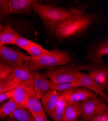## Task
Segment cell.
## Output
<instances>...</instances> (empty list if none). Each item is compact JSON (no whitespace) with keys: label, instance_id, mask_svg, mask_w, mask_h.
I'll list each match as a JSON object with an SVG mask.
<instances>
[{"label":"cell","instance_id":"cell-5","mask_svg":"<svg viewBox=\"0 0 108 121\" xmlns=\"http://www.w3.org/2000/svg\"><path fill=\"white\" fill-rule=\"evenodd\" d=\"M82 117L84 121L108 111V106L102 97L88 98L81 102Z\"/></svg>","mask_w":108,"mask_h":121},{"label":"cell","instance_id":"cell-16","mask_svg":"<svg viewBox=\"0 0 108 121\" xmlns=\"http://www.w3.org/2000/svg\"><path fill=\"white\" fill-rule=\"evenodd\" d=\"M82 114L80 102L66 101L63 120L66 121H75Z\"/></svg>","mask_w":108,"mask_h":121},{"label":"cell","instance_id":"cell-14","mask_svg":"<svg viewBox=\"0 0 108 121\" xmlns=\"http://www.w3.org/2000/svg\"><path fill=\"white\" fill-rule=\"evenodd\" d=\"M35 0H10L8 2L9 13L10 14L31 12L32 5Z\"/></svg>","mask_w":108,"mask_h":121},{"label":"cell","instance_id":"cell-8","mask_svg":"<svg viewBox=\"0 0 108 121\" xmlns=\"http://www.w3.org/2000/svg\"><path fill=\"white\" fill-rule=\"evenodd\" d=\"M29 62H25L22 66L13 69L11 75L18 86L24 85L34 89L35 72L29 68Z\"/></svg>","mask_w":108,"mask_h":121},{"label":"cell","instance_id":"cell-26","mask_svg":"<svg viewBox=\"0 0 108 121\" xmlns=\"http://www.w3.org/2000/svg\"><path fill=\"white\" fill-rule=\"evenodd\" d=\"M65 103H66V101L61 96L59 101H58L56 107L55 108L52 113H58V114H64Z\"/></svg>","mask_w":108,"mask_h":121},{"label":"cell","instance_id":"cell-25","mask_svg":"<svg viewBox=\"0 0 108 121\" xmlns=\"http://www.w3.org/2000/svg\"><path fill=\"white\" fill-rule=\"evenodd\" d=\"M34 42L31 40L22 37L21 36H18L17 38L15 45L17 46L18 47L22 48L25 51L30 47Z\"/></svg>","mask_w":108,"mask_h":121},{"label":"cell","instance_id":"cell-15","mask_svg":"<svg viewBox=\"0 0 108 121\" xmlns=\"http://www.w3.org/2000/svg\"><path fill=\"white\" fill-rule=\"evenodd\" d=\"M108 54V42L107 41L102 43L90 52L85 59L90 60L94 65L99 66L103 63V57Z\"/></svg>","mask_w":108,"mask_h":121},{"label":"cell","instance_id":"cell-4","mask_svg":"<svg viewBox=\"0 0 108 121\" xmlns=\"http://www.w3.org/2000/svg\"><path fill=\"white\" fill-rule=\"evenodd\" d=\"M75 65L57 66L47 69V75L52 82L71 83L77 81L79 71Z\"/></svg>","mask_w":108,"mask_h":121},{"label":"cell","instance_id":"cell-17","mask_svg":"<svg viewBox=\"0 0 108 121\" xmlns=\"http://www.w3.org/2000/svg\"><path fill=\"white\" fill-rule=\"evenodd\" d=\"M19 35L9 24L4 27L3 31L0 34V43L3 45L5 44L15 45L16 40Z\"/></svg>","mask_w":108,"mask_h":121},{"label":"cell","instance_id":"cell-29","mask_svg":"<svg viewBox=\"0 0 108 121\" xmlns=\"http://www.w3.org/2000/svg\"><path fill=\"white\" fill-rule=\"evenodd\" d=\"M14 90V89L10 90L9 91L0 94V103L4 101L5 100L8 98H11L13 95Z\"/></svg>","mask_w":108,"mask_h":121},{"label":"cell","instance_id":"cell-13","mask_svg":"<svg viewBox=\"0 0 108 121\" xmlns=\"http://www.w3.org/2000/svg\"><path fill=\"white\" fill-rule=\"evenodd\" d=\"M51 80L46 79L44 75L38 72H35L33 81L34 89L39 99L50 90Z\"/></svg>","mask_w":108,"mask_h":121},{"label":"cell","instance_id":"cell-27","mask_svg":"<svg viewBox=\"0 0 108 121\" xmlns=\"http://www.w3.org/2000/svg\"><path fill=\"white\" fill-rule=\"evenodd\" d=\"M8 2V0H0V17L9 14Z\"/></svg>","mask_w":108,"mask_h":121},{"label":"cell","instance_id":"cell-6","mask_svg":"<svg viewBox=\"0 0 108 121\" xmlns=\"http://www.w3.org/2000/svg\"><path fill=\"white\" fill-rule=\"evenodd\" d=\"M0 57L12 68L22 66L27 61L30 62L31 57L17 51L5 45H2L0 49Z\"/></svg>","mask_w":108,"mask_h":121},{"label":"cell","instance_id":"cell-21","mask_svg":"<svg viewBox=\"0 0 108 121\" xmlns=\"http://www.w3.org/2000/svg\"><path fill=\"white\" fill-rule=\"evenodd\" d=\"M26 52L32 57H39L45 54L51 53L52 50L50 51L46 49L41 45L34 42L27 49Z\"/></svg>","mask_w":108,"mask_h":121},{"label":"cell","instance_id":"cell-9","mask_svg":"<svg viewBox=\"0 0 108 121\" xmlns=\"http://www.w3.org/2000/svg\"><path fill=\"white\" fill-rule=\"evenodd\" d=\"M26 106L34 115L47 116L45 110L33 88L27 87Z\"/></svg>","mask_w":108,"mask_h":121},{"label":"cell","instance_id":"cell-35","mask_svg":"<svg viewBox=\"0 0 108 121\" xmlns=\"http://www.w3.org/2000/svg\"><path fill=\"white\" fill-rule=\"evenodd\" d=\"M61 121H65V120H62ZM78 121V120H77V121Z\"/></svg>","mask_w":108,"mask_h":121},{"label":"cell","instance_id":"cell-24","mask_svg":"<svg viewBox=\"0 0 108 121\" xmlns=\"http://www.w3.org/2000/svg\"><path fill=\"white\" fill-rule=\"evenodd\" d=\"M13 70V68L0 59V80L9 76L12 73Z\"/></svg>","mask_w":108,"mask_h":121},{"label":"cell","instance_id":"cell-2","mask_svg":"<svg viewBox=\"0 0 108 121\" xmlns=\"http://www.w3.org/2000/svg\"><path fill=\"white\" fill-rule=\"evenodd\" d=\"M95 21L94 15H85L83 12L77 14L56 28L55 36L58 39H63L77 35L85 32Z\"/></svg>","mask_w":108,"mask_h":121},{"label":"cell","instance_id":"cell-7","mask_svg":"<svg viewBox=\"0 0 108 121\" xmlns=\"http://www.w3.org/2000/svg\"><path fill=\"white\" fill-rule=\"evenodd\" d=\"M67 102H82L88 98H95L98 95L92 91L81 87H76L59 92Z\"/></svg>","mask_w":108,"mask_h":121},{"label":"cell","instance_id":"cell-12","mask_svg":"<svg viewBox=\"0 0 108 121\" xmlns=\"http://www.w3.org/2000/svg\"><path fill=\"white\" fill-rule=\"evenodd\" d=\"M61 97V95L59 93L50 90L42 97V106L50 117L52 116L53 110Z\"/></svg>","mask_w":108,"mask_h":121},{"label":"cell","instance_id":"cell-34","mask_svg":"<svg viewBox=\"0 0 108 121\" xmlns=\"http://www.w3.org/2000/svg\"><path fill=\"white\" fill-rule=\"evenodd\" d=\"M2 45H2L1 43H0V49H1V47H2Z\"/></svg>","mask_w":108,"mask_h":121},{"label":"cell","instance_id":"cell-10","mask_svg":"<svg viewBox=\"0 0 108 121\" xmlns=\"http://www.w3.org/2000/svg\"><path fill=\"white\" fill-rule=\"evenodd\" d=\"M76 82L78 87H83L94 92L103 97L108 103V95L97 86L89 74H86L80 72Z\"/></svg>","mask_w":108,"mask_h":121},{"label":"cell","instance_id":"cell-11","mask_svg":"<svg viewBox=\"0 0 108 121\" xmlns=\"http://www.w3.org/2000/svg\"><path fill=\"white\" fill-rule=\"evenodd\" d=\"M89 75L103 91L108 90V69L107 67L96 66L90 70Z\"/></svg>","mask_w":108,"mask_h":121},{"label":"cell","instance_id":"cell-1","mask_svg":"<svg viewBox=\"0 0 108 121\" xmlns=\"http://www.w3.org/2000/svg\"><path fill=\"white\" fill-rule=\"evenodd\" d=\"M32 8L41 17L45 25L52 33L56 28L72 16L83 11L78 9H66L50 5L43 4L35 1Z\"/></svg>","mask_w":108,"mask_h":121},{"label":"cell","instance_id":"cell-23","mask_svg":"<svg viewBox=\"0 0 108 121\" xmlns=\"http://www.w3.org/2000/svg\"><path fill=\"white\" fill-rule=\"evenodd\" d=\"M76 87H78V86L76 82L63 83H58L51 82L50 86V90L52 91H55L58 92H60Z\"/></svg>","mask_w":108,"mask_h":121},{"label":"cell","instance_id":"cell-33","mask_svg":"<svg viewBox=\"0 0 108 121\" xmlns=\"http://www.w3.org/2000/svg\"><path fill=\"white\" fill-rule=\"evenodd\" d=\"M3 29H4V27L1 25V23H0V34L2 32V31H3Z\"/></svg>","mask_w":108,"mask_h":121},{"label":"cell","instance_id":"cell-19","mask_svg":"<svg viewBox=\"0 0 108 121\" xmlns=\"http://www.w3.org/2000/svg\"><path fill=\"white\" fill-rule=\"evenodd\" d=\"M9 116L17 121H36L31 111L24 108L16 109Z\"/></svg>","mask_w":108,"mask_h":121},{"label":"cell","instance_id":"cell-28","mask_svg":"<svg viewBox=\"0 0 108 121\" xmlns=\"http://www.w3.org/2000/svg\"><path fill=\"white\" fill-rule=\"evenodd\" d=\"M84 121H108V111L103 113L93 116Z\"/></svg>","mask_w":108,"mask_h":121},{"label":"cell","instance_id":"cell-31","mask_svg":"<svg viewBox=\"0 0 108 121\" xmlns=\"http://www.w3.org/2000/svg\"><path fill=\"white\" fill-rule=\"evenodd\" d=\"M34 116L36 121H50L47 118V116H44L38 115H35Z\"/></svg>","mask_w":108,"mask_h":121},{"label":"cell","instance_id":"cell-32","mask_svg":"<svg viewBox=\"0 0 108 121\" xmlns=\"http://www.w3.org/2000/svg\"><path fill=\"white\" fill-rule=\"evenodd\" d=\"M5 121H17L9 116V117L7 118L6 119V120H5Z\"/></svg>","mask_w":108,"mask_h":121},{"label":"cell","instance_id":"cell-18","mask_svg":"<svg viewBox=\"0 0 108 121\" xmlns=\"http://www.w3.org/2000/svg\"><path fill=\"white\" fill-rule=\"evenodd\" d=\"M27 87H28L24 85H20L14 88L13 95L12 97V98L17 104L27 108Z\"/></svg>","mask_w":108,"mask_h":121},{"label":"cell","instance_id":"cell-20","mask_svg":"<svg viewBox=\"0 0 108 121\" xmlns=\"http://www.w3.org/2000/svg\"><path fill=\"white\" fill-rule=\"evenodd\" d=\"M21 108L24 107L17 104L11 97L4 106L0 108V118L3 120L5 119L6 117L9 116L14 110Z\"/></svg>","mask_w":108,"mask_h":121},{"label":"cell","instance_id":"cell-30","mask_svg":"<svg viewBox=\"0 0 108 121\" xmlns=\"http://www.w3.org/2000/svg\"><path fill=\"white\" fill-rule=\"evenodd\" d=\"M51 117L54 121H61L63 119L64 114L53 113L52 114Z\"/></svg>","mask_w":108,"mask_h":121},{"label":"cell","instance_id":"cell-3","mask_svg":"<svg viewBox=\"0 0 108 121\" xmlns=\"http://www.w3.org/2000/svg\"><path fill=\"white\" fill-rule=\"evenodd\" d=\"M71 60V56L65 51L54 49L50 54L39 57H31L29 66L32 71L37 72L46 68L65 65Z\"/></svg>","mask_w":108,"mask_h":121},{"label":"cell","instance_id":"cell-22","mask_svg":"<svg viewBox=\"0 0 108 121\" xmlns=\"http://www.w3.org/2000/svg\"><path fill=\"white\" fill-rule=\"evenodd\" d=\"M17 86L10 74L6 78L0 80V94L9 91Z\"/></svg>","mask_w":108,"mask_h":121}]
</instances>
